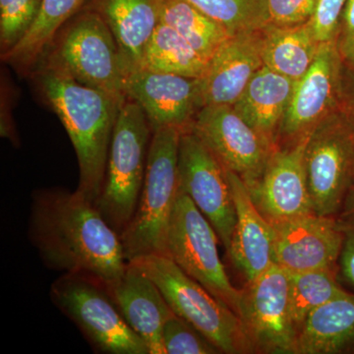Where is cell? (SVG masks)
<instances>
[{"mask_svg": "<svg viewBox=\"0 0 354 354\" xmlns=\"http://www.w3.org/2000/svg\"><path fill=\"white\" fill-rule=\"evenodd\" d=\"M335 43L342 60L354 58V0H348L342 11Z\"/></svg>", "mask_w": 354, "mask_h": 354, "instance_id": "obj_34", "label": "cell"}, {"mask_svg": "<svg viewBox=\"0 0 354 354\" xmlns=\"http://www.w3.org/2000/svg\"><path fill=\"white\" fill-rule=\"evenodd\" d=\"M354 346V295L314 310L298 330L293 354L344 353Z\"/></svg>", "mask_w": 354, "mask_h": 354, "instance_id": "obj_22", "label": "cell"}, {"mask_svg": "<svg viewBox=\"0 0 354 354\" xmlns=\"http://www.w3.org/2000/svg\"><path fill=\"white\" fill-rule=\"evenodd\" d=\"M131 263L157 285L174 313L215 344L221 353H255L241 317L171 258L152 255Z\"/></svg>", "mask_w": 354, "mask_h": 354, "instance_id": "obj_4", "label": "cell"}, {"mask_svg": "<svg viewBox=\"0 0 354 354\" xmlns=\"http://www.w3.org/2000/svg\"><path fill=\"white\" fill-rule=\"evenodd\" d=\"M342 62L335 41L321 44L313 64L295 83L277 147L307 138L321 121L337 111Z\"/></svg>", "mask_w": 354, "mask_h": 354, "instance_id": "obj_13", "label": "cell"}, {"mask_svg": "<svg viewBox=\"0 0 354 354\" xmlns=\"http://www.w3.org/2000/svg\"><path fill=\"white\" fill-rule=\"evenodd\" d=\"M346 1L348 0H319L309 23L321 44L335 41Z\"/></svg>", "mask_w": 354, "mask_h": 354, "instance_id": "obj_32", "label": "cell"}, {"mask_svg": "<svg viewBox=\"0 0 354 354\" xmlns=\"http://www.w3.org/2000/svg\"><path fill=\"white\" fill-rule=\"evenodd\" d=\"M337 274L339 269H322L290 274L291 314L298 330L314 310L348 293Z\"/></svg>", "mask_w": 354, "mask_h": 354, "instance_id": "obj_27", "label": "cell"}, {"mask_svg": "<svg viewBox=\"0 0 354 354\" xmlns=\"http://www.w3.org/2000/svg\"><path fill=\"white\" fill-rule=\"evenodd\" d=\"M192 131L223 167L237 174L247 188L260 180L274 150L232 106H206L198 113Z\"/></svg>", "mask_w": 354, "mask_h": 354, "instance_id": "obj_12", "label": "cell"}, {"mask_svg": "<svg viewBox=\"0 0 354 354\" xmlns=\"http://www.w3.org/2000/svg\"><path fill=\"white\" fill-rule=\"evenodd\" d=\"M162 344L165 354L221 353L215 344L176 314L165 323Z\"/></svg>", "mask_w": 354, "mask_h": 354, "instance_id": "obj_30", "label": "cell"}, {"mask_svg": "<svg viewBox=\"0 0 354 354\" xmlns=\"http://www.w3.org/2000/svg\"><path fill=\"white\" fill-rule=\"evenodd\" d=\"M88 0H43L38 18L19 43L2 57L15 66L30 67L38 62L62 29Z\"/></svg>", "mask_w": 354, "mask_h": 354, "instance_id": "obj_24", "label": "cell"}, {"mask_svg": "<svg viewBox=\"0 0 354 354\" xmlns=\"http://www.w3.org/2000/svg\"><path fill=\"white\" fill-rule=\"evenodd\" d=\"M263 66L261 30L232 35L209 59L201 78L204 106H234Z\"/></svg>", "mask_w": 354, "mask_h": 354, "instance_id": "obj_17", "label": "cell"}, {"mask_svg": "<svg viewBox=\"0 0 354 354\" xmlns=\"http://www.w3.org/2000/svg\"><path fill=\"white\" fill-rule=\"evenodd\" d=\"M50 297L95 348L109 354H150L129 327L111 293L88 277L64 274L53 283Z\"/></svg>", "mask_w": 354, "mask_h": 354, "instance_id": "obj_8", "label": "cell"}, {"mask_svg": "<svg viewBox=\"0 0 354 354\" xmlns=\"http://www.w3.org/2000/svg\"><path fill=\"white\" fill-rule=\"evenodd\" d=\"M354 167V131L335 111L309 135L304 167L314 214L337 218Z\"/></svg>", "mask_w": 354, "mask_h": 354, "instance_id": "obj_9", "label": "cell"}, {"mask_svg": "<svg viewBox=\"0 0 354 354\" xmlns=\"http://www.w3.org/2000/svg\"><path fill=\"white\" fill-rule=\"evenodd\" d=\"M232 35L257 31L267 24L266 0H186Z\"/></svg>", "mask_w": 354, "mask_h": 354, "instance_id": "obj_28", "label": "cell"}, {"mask_svg": "<svg viewBox=\"0 0 354 354\" xmlns=\"http://www.w3.org/2000/svg\"><path fill=\"white\" fill-rule=\"evenodd\" d=\"M319 0H266L267 24L290 27L311 20Z\"/></svg>", "mask_w": 354, "mask_h": 354, "instance_id": "obj_31", "label": "cell"}, {"mask_svg": "<svg viewBox=\"0 0 354 354\" xmlns=\"http://www.w3.org/2000/svg\"><path fill=\"white\" fill-rule=\"evenodd\" d=\"M162 0H88L113 32L127 78L141 68L147 44L160 23Z\"/></svg>", "mask_w": 354, "mask_h": 354, "instance_id": "obj_20", "label": "cell"}, {"mask_svg": "<svg viewBox=\"0 0 354 354\" xmlns=\"http://www.w3.org/2000/svg\"><path fill=\"white\" fill-rule=\"evenodd\" d=\"M152 134L143 109L127 97L114 127L104 188L95 203L120 235L131 221L138 205Z\"/></svg>", "mask_w": 354, "mask_h": 354, "instance_id": "obj_6", "label": "cell"}, {"mask_svg": "<svg viewBox=\"0 0 354 354\" xmlns=\"http://www.w3.org/2000/svg\"><path fill=\"white\" fill-rule=\"evenodd\" d=\"M337 111L354 131V58L342 62Z\"/></svg>", "mask_w": 354, "mask_h": 354, "instance_id": "obj_33", "label": "cell"}, {"mask_svg": "<svg viewBox=\"0 0 354 354\" xmlns=\"http://www.w3.org/2000/svg\"><path fill=\"white\" fill-rule=\"evenodd\" d=\"M180 134L176 128L153 132L138 205L120 234L128 263L148 256H167L169 221L179 192Z\"/></svg>", "mask_w": 354, "mask_h": 354, "instance_id": "obj_3", "label": "cell"}, {"mask_svg": "<svg viewBox=\"0 0 354 354\" xmlns=\"http://www.w3.org/2000/svg\"><path fill=\"white\" fill-rule=\"evenodd\" d=\"M227 171L236 214L228 256L250 283L274 265L276 230L255 206L241 177Z\"/></svg>", "mask_w": 354, "mask_h": 354, "instance_id": "obj_18", "label": "cell"}, {"mask_svg": "<svg viewBox=\"0 0 354 354\" xmlns=\"http://www.w3.org/2000/svg\"><path fill=\"white\" fill-rule=\"evenodd\" d=\"M308 137L292 145L277 147L260 180L247 188L255 206L274 227L314 213L304 167Z\"/></svg>", "mask_w": 354, "mask_h": 354, "instance_id": "obj_14", "label": "cell"}, {"mask_svg": "<svg viewBox=\"0 0 354 354\" xmlns=\"http://www.w3.org/2000/svg\"><path fill=\"white\" fill-rule=\"evenodd\" d=\"M160 23L176 30L207 62L232 36L223 25L186 0H162Z\"/></svg>", "mask_w": 354, "mask_h": 354, "instance_id": "obj_26", "label": "cell"}, {"mask_svg": "<svg viewBox=\"0 0 354 354\" xmlns=\"http://www.w3.org/2000/svg\"><path fill=\"white\" fill-rule=\"evenodd\" d=\"M129 327L145 342L150 354H165L162 330L174 311L162 291L138 266L128 263L118 283L108 288Z\"/></svg>", "mask_w": 354, "mask_h": 354, "instance_id": "obj_19", "label": "cell"}, {"mask_svg": "<svg viewBox=\"0 0 354 354\" xmlns=\"http://www.w3.org/2000/svg\"><path fill=\"white\" fill-rule=\"evenodd\" d=\"M41 1L0 0V41L4 53L12 50L31 29L41 11Z\"/></svg>", "mask_w": 354, "mask_h": 354, "instance_id": "obj_29", "label": "cell"}, {"mask_svg": "<svg viewBox=\"0 0 354 354\" xmlns=\"http://www.w3.org/2000/svg\"><path fill=\"white\" fill-rule=\"evenodd\" d=\"M337 218L342 225H354V167L348 192Z\"/></svg>", "mask_w": 354, "mask_h": 354, "instance_id": "obj_36", "label": "cell"}, {"mask_svg": "<svg viewBox=\"0 0 354 354\" xmlns=\"http://www.w3.org/2000/svg\"><path fill=\"white\" fill-rule=\"evenodd\" d=\"M295 83L264 65L232 106L274 148H277L279 127L290 104Z\"/></svg>", "mask_w": 354, "mask_h": 354, "instance_id": "obj_21", "label": "cell"}, {"mask_svg": "<svg viewBox=\"0 0 354 354\" xmlns=\"http://www.w3.org/2000/svg\"><path fill=\"white\" fill-rule=\"evenodd\" d=\"M242 291L241 319L255 353L293 354L298 330L291 314L290 274L274 264Z\"/></svg>", "mask_w": 354, "mask_h": 354, "instance_id": "obj_11", "label": "cell"}, {"mask_svg": "<svg viewBox=\"0 0 354 354\" xmlns=\"http://www.w3.org/2000/svg\"><path fill=\"white\" fill-rule=\"evenodd\" d=\"M178 177L179 189L206 216L230 254L236 214L227 169L192 129L180 134Z\"/></svg>", "mask_w": 354, "mask_h": 354, "instance_id": "obj_10", "label": "cell"}, {"mask_svg": "<svg viewBox=\"0 0 354 354\" xmlns=\"http://www.w3.org/2000/svg\"><path fill=\"white\" fill-rule=\"evenodd\" d=\"M70 20L62 35L55 37L53 48H48L51 50L43 67L64 73L81 85L127 99V75L109 26L87 7Z\"/></svg>", "mask_w": 354, "mask_h": 354, "instance_id": "obj_5", "label": "cell"}, {"mask_svg": "<svg viewBox=\"0 0 354 354\" xmlns=\"http://www.w3.org/2000/svg\"><path fill=\"white\" fill-rule=\"evenodd\" d=\"M342 227L344 230V241L339 261V272L346 283L354 286V225H342Z\"/></svg>", "mask_w": 354, "mask_h": 354, "instance_id": "obj_35", "label": "cell"}, {"mask_svg": "<svg viewBox=\"0 0 354 354\" xmlns=\"http://www.w3.org/2000/svg\"><path fill=\"white\" fill-rule=\"evenodd\" d=\"M208 64L176 30L160 23L147 44L140 69L201 79Z\"/></svg>", "mask_w": 354, "mask_h": 354, "instance_id": "obj_25", "label": "cell"}, {"mask_svg": "<svg viewBox=\"0 0 354 354\" xmlns=\"http://www.w3.org/2000/svg\"><path fill=\"white\" fill-rule=\"evenodd\" d=\"M39 79L75 150L80 171L76 191L95 205L104 188L114 127L127 99L81 85L46 67H41Z\"/></svg>", "mask_w": 354, "mask_h": 354, "instance_id": "obj_2", "label": "cell"}, {"mask_svg": "<svg viewBox=\"0 0 354 354\" xmlns=\"http://www.w3.org/2000/svg\"><path fill=\"white\" fill-rule=\"evenodd\" d=\"M274 227V264L288 274L339 269L344 230L337 218L313 213Z\"/></svg>", "mask_w": 354, "mask_h": 354, "instance_id": "obj_16", "label": "cell"}, {"mask_svg": "<svg viewBox=\"0 0 354 354\" xmlns=\"http://www.w3.org/2000/svg\"><path fill=\"white\" fill-rule=\"evenodd\" d=\"M29 236L44 265L55 271L88 277L106 288L127 271L120 234L77 191L35 193Z\"/></svg>", "mask_w": 354, "mask_h": 354, "instance_id": "obj_1", "label": "cell"}, {"mask_svg": "<svg viewBox=\"0 0 354 354\" xmlns=\"http://www.w3.org/2000/svg\"><path fill=\"white\" fill-rule=\"evenodd\" d=\"M261 32L265 66L295 82L308 71L321 46L309 22L290 27L266 25Z\"/></svg>", "mask_w": 354, "mask_h": 354, "instance_id": "obj_23", "label": "cell"}, {"mask_svg": "<svg viewBox=\"0 0 354 354\" xmlns=\"http://www.w3.org/2000/svg\"><path fill=\"white\" fill-rule=\"evenodd\" d=\"M215 228L179 189L167 234V257L241 317L243 291L230 283L218 254Z\"/></svg>", "mask_w": 354, "mask_h": 354, "instance_id": "obj_7", "label": "cell"}, {"mask_svg": "<svg viewBox=\"0 0 354 354\" xmlns=\"http://www.w3.org/2000/svg\"><path fill=\"white\" fill-rule=\"evenodd\" d=\"M125 94L145 113L152 131L191 129L204 108L201 79L139 69L127 76Z\"/></svg>", "mask_w": 354, "mask_h": 354, "instance_id": "obj_15", "label": "cell"}]
</instances>
